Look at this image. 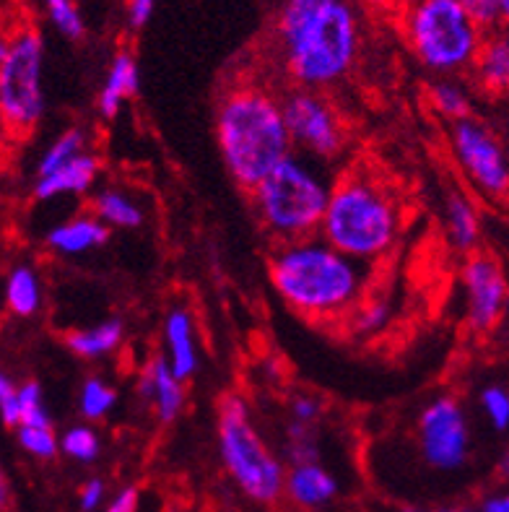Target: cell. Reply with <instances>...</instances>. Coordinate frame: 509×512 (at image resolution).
Returning a JSON list of instances; mask_svg holds the SVG:
<instances>
[{
  "label": "cell",
  "instance_id": "cell-1",
  "mask_svg": "<svg viewBox=\"0 0 509 512\" xmlns=\"http://www.w3.org/2000/svg\"><path fill=\"white\" fill-rule=\"evenodd\" d=\"M276 45L294 89H330L359 58V13L351 0H286L276 19Z\"/></svg>",
  "mask_w": 509,
  "mask_h": 512
},
{
  "label": "cell",
  "instance_id": "cell-2",
  "mask_svg": "<svg viewBox=\"0 0 509 512\" xmlns=\"http://www.w3.org/2000/svg\"><path fill=\"white\" fill-rule=\"evenodd\" d=\"M276 294L294 312L310 320H338L364 302L372 284V266L338 253L315 234L278 242L268 260Z\"/></svg>",
  "mask_w": 509,
  "mask_h": 512
},
{
  "label": "cell",
  "instance_id": "cell-3",
  "mask_svg": "<svg viewBox=\"0 0 509 512\" xmlns=\"http://www.w3.org/2000/svg\"><path fill=\"white\" fill-rule=\"evenodd\" d=\"M216 143L239 188L258 185L294 151L281 115V97L260 84L232 86L216 107Z\"/></svg>",
  "mask_w": 509,
  "mask_h": 512
},
{
  "label": "cell",
  "instance_id": "cell-4",
  "mask_svg": "<svg viewBox=\"0 0 509 512\" xmlns=\"http://www.w3.org/2000/svg\"><path fill=\"white\" fill-rule=\"evenodd\" d=\"M317 234L338 253L372 266L398 245L403 211L380 177L356 169L333 182Z\"/></svg>",
  "mask_w": 509,
  "mask_h": 512
},
{
  "label": "cell",
  "instance_id": "cell-5",
  "mask_svg": "<svg viewBox=\"0 0 509 512\" xmlns=\"http://www.w3.org/2000/svg\"><path fill=\"white\" fill-rule=\"evenodd\" d=\"M336 177L330 167L291 151L247 193L260 227L278 242L315 237Z\"/></svg>",
  "mask_w": 509,
  "mask_h": 512
},
{
  "label": "cell",
  "instance_id": "cell-6",
  "mask_svg": "<svg viewBox=\"0 0 509 512\" xmlns=\"http://www.w3.org/2000/svg\"><path fill=\"white\" fill-rule=\"evenodd\" d=\"M403 29L416 60L439 78L471 73L486 37L458 0H413Z\"/></svg>",
  "mask_w": 509,
  "mask_h": 512
},
{
  "label": "cell",
  "instance_id": "cell-7",
  "mask_svg": "<svg viewBox=\"0 0 509 512\" xmlns=\"http://www.w3.org/2000/svg\"><path fill=\"white\" fill-rule=\"evenodd\" d=\"M219 453L234 484L250 500L271 505L284 494V461L268 448L252 422L250 403L239 393H226L219 403Z\"/></svg>",
  "mask_w": 509,
  "mask_h": 512
},
{
  "label": "cell",
  "instance_id": "cell-8",
  "mask_svg": "<svg viewBox=\"0 0 509 512\" xmlns=\"http://www.w3.org/2000/svg\"><path fill=\"white\" fill-rule=\"evenodd\" d=\"M45 110V42L34 26H19L0 65V117L11 138H21L42 123Z\"/></svg>",
  "mask_w": 509,
  "mask_h": 512
},
{
  "label": "cell",
  "instance_id": "cell-9",
  "mask_svg": "<svg viewBox=\"0 0 509 512\" xmlns=\"http://www.w3.org/2000/svg\"><path fill=\"white\" fill-rule=\"evenodd\" d=\"M413 448L437 474H458L471 463L473 427L463 403L450 393L432 398L413 419Z\"/></svg>",
  "mask_w": 509,
  "mask_h": 512
},
{
  "label": "cell",
  "instance_id": "cell-10",
  "mask_svg": "<svg viewBox=\"0 0 509 512\" xmlns=\"http://www.w3.org/2000/svg\"><path fill=\"white\" fill-rule=\"evenodd\" d=\"M281 115H284L291 149L299 154L328 164L346 149L348 133L343 117L323 91H286L281 97Z\"/></svg>",
  "mask_w": 509,
  "mask_h": 512
},
{
  "label": "cell",
  "instance_id": "cell-11",
  "mask_svg": "<svg viewBox=\"0 0 509 512\" xmlns=\"http://www.w3.org/2000/svg\"><path fill=\"white\" fill-rule=\"evenodd\" d=\"M450 149L463 177L486 201L502 203L509 193V159L497 130L468 117L450 128Z\"/></svg>",
  "mask_w": 509,
  "mask_h": 512
},
{
  "label": "cell",
  "instance_id": "cell-12",
  "mask_svg": "<svg viewBox=\"0 0 509 512\" xmlns=\"http://www.w3.org/2000/svg\"><path fill=\"white\" fill-rule=\"evenodd\" d=\"M460 279H463L468 328L476 333H491L507 315L509 284L502 260L476 250L463 263Z\"/></svg>",
  "mask_w": 509,
  "mask_h": 512
},
{
  "label": "cell",
  "instance_id": "cell-13",
  "mask_svg": "<svg viewBox=\"0 0 509 512\" xmlns=\"http://www.w3.org/2000/svg\"><path fill=\"white\" fill-rule=\"evenodd\" d=\"M164 338V362L172 370V375L187 383L193 380L200 370V344L195 315L187 307H172L164 318L162 328Z\"/></svg>",
  "mask_w": 509,
  "mask_h": 512
},
{
  "label": "cell",
  "instance_id": "cell-14",
  "mask_svg": "<svg viewBox=\"0 0 509 512\" xmlns=\"http://www.w3.org/2000/svg\"><path fill=\"white\" fill-rule=\"evenodd\" d=\"M138 396L162 424L177 422V416L185 409V383L172 375L164 357L146 362L138 375Z\"/></svg>",
  "mask_w": 509,
  "mask_h": 512
},
{
  "label": "cell",
  "instance_id": "cell-15",
  "mask_svg": "<svg viewBox=\"0 0 509 512\" xmlns=\"http://www.w3.org/2000/svg\"><path fill=\"white\" fill-rule=\"evenodd\" d=\"M102 172V159L94 151H84L60 169L45 177H34V198L37 201H55L63 195H89Z\"/></svg>",
  "mask_w": 509,
  "mask_h": 512
},
{
  "label": "cell",
  "instance_id": "cell-16",
  "mask_svg": "<svg viewBox=\"0 0 509 512\" xmlns=\"http://www.w3.org/2000/svg\"><path fill=\"white\" fill-rule=\"evenodd\" d=\"M107 240H110V229L91 214H76L73 219L55 224L45 234V245L55 255H63V258L91 253V250L107 245Z\"/></svg>",
  "mask_w": 509,
  "mask_h": 512
},
{
  "label": "cell",
  "instance_id": "cell-17",
  "mask_svg": "<svg viewBox=\"0 0 509 512\" xmlns=\"http://www.w3.org/2000/svg\"><path fill=\"white\" fill-rule=\"evenodd\" d=\"M284 492L294 505L315 510L336 497L338 481L323 463H304V466L286 468Z\"/></svg>",
  "mask_w": 509,
  "mask_h": 512
},
{
  "label": "cell",
  "instance_id": "cell-18",
  "mask_svg": "<svg viewBox=\"0 0 509 512\" xmlns=\"http://www.w3.org/2000/svg\"><path fill=\"white\" fill-rule=\"evenodd\" d=\"M3 305L13 318H34L45 307V284L32 263H13L3 279Z\"/></svg>",
  "mask_w": 509,
  "mask_h": 512
},
{
  "label": "cell",
  "instance_id": "cell-19",
  "mask_svg": "<svg viewBox=\"0 0 509 512\" xmlns=\"http://www.w3.org/2000/svg\"><path fill=\"white\" fill-rule=\"evenodd\" d=\"M445 229L447 242L458 253L471 255L481 245V214L465 190H450L445 195Z\"/></svg>",
  "mask_w": 509,
  "mask_h": 512
},
{
  "label": "cell",
  "instance_id": "cell-20",
  "mask_svg": "<svg viewBox=\"0 0 509 512\" xmlns=\"http://www.w3.org/2000/svg\"><path fill=\"white\" fill-rule=\"evenodd\" d=\"M138 86H141V71H138L136 58L128 50L117 52L112 58L102 89H99V115L104 120H112V117L120 115L123 104L138 94Z\"/></svg>",
  "mask_w": 509,
  "mask_h": 512
},
{
  "label": "cell",
  "instance_id": "cell-21",
  "mask_svg": "<svg viewBox=\"0 0 509 512\" xmlns=\"http://www.w3.org/2000/svg\"><path fill=\"white\" fill-rule=\"evenodd\" d=\"M473 81L486 94H504L509 86V39L502 32H491L484 37V45L478 50L471 65Z\"/></svg>",
  "mask_w": 509,
  "mask_h": 512
},
{
  "label": "cell",
  "instance_id": "cell-22",
  "mask_svg": "<svg viewBox=\"0 0 509 512\" xmlns=\"http://www.w3.org/2000/svg\"><path fill=\"white\" fill-rule=\"evenodd\" d=\"M89 214L97 216L107 229H138L146 221L141 201L123 188H99L91 193Z\"/></svg>",
  "mask_w": 509,
  "mask_h": 512
},
{
  "label": "cell",
  "instance_id": "cell-23",
  "mask_svg": "<svg viewBox=\"0 0 509 512\" xmlns=\"http://www.w3.org/2000/svg\"><path fill=\"white\" fill-rule=\"evenodd\" d=\"M125 344V325L120 318L102 320L99 325L71 331L65 336V346L76 354L78 359H104L112 357L120 346Z\"/></svg>",
  "mask_w": 509,
  "mask_h": 512
},
{
  "label": "cell",
  "instance_id": "cell-24",
  "mask_svg": "<svg viewBox=\"0 0 509 512\" xmlns=\"http://www.w3.org/2000/svg\"><path fill=\"white\" fill-rule=\"evenodd\" d=\"M429 104L439 117H445L450 123L473 117V91L458 76L437 78L429 86Z\"/></svg>",
  "mask_w": 509,
  "mask_h": 512
},
{
  "label": "cell",
  "instance_id": "cell-25",
  "mask_svg": "<svg viewBox=\"0 0 509 512\" xmlns=\"http://www.w3.org/2000/svg\"><path fill=\"white\" fill-rule=\"evenodd\" d=\"M86 146H89L86 130H81V128L63 130V133H60V136L55 138V141H52L45 151H42V156H39V162H37V169H34V177L50 175V172L60 169L63 164L71 162V159H76L78 154L89 151Z\"/></svg>",
  "mask_w": 509,
  "mask_h": 512
},
{
  "label": "cell",
  "instance_id": "cell-26",
  "mask_svg": "<svg viewBox=\"0 0 509 512\" xmlns=\"http://www.w3.org/2000/svg\"><path fill=\"white\" fill-rule=\"evenodd\" d=\"M117 390L102 377H86L78 390V411L86 422H104L117 409Z\"/></svg>",
  "mask_w": 509,
  "mask_h": 512
},
{
  "label": "cell",
  "instance_id": "cell-27",
  "mask_svg": "<svg viewBox=\"0 0 509 512\" xmlns=\"http://www.w3.org/2000/svg\"><path fill=\"white\" fill-rule=\"evenodd\" d=\"M284 440V466H304V463H320V448H317V429L310 424L291 422L286 424Z\"/></svg>",
  "mask_w": 509,
  "mask_h": 512
},
{
  "label": "cell",
  "instance_id": "cell-28",
  "mask_svg": "<svg viewBox=\"0 0 509 512\" xmlns=\"http://www.w3.org/2000/svg\"><path fill=\"white\" fill-rule=\"evenodd\" d=\"M60 453L76 463H94L102 453V437L91 424H73L58 435Z\"/></svg>",
  "mask_w": 509,
  "mask_h": 512
},
{
  "label": "cell",
  "instance_id": "cell-29",
  "mask_svg": "<svg viewBox=\"0 0 509 512\" xmlns=\"http://www.w3.org/2000/svg\"><path fill=\"white\" fill-rule=\"evenodd\" d=\"M19 427H52L45 393L37 380H26L19 385Z\"/></svg>",
  "mask_w": 509,
  "mask_h": 512
},
{
  "label": "cell",
  "instance_id": "cell-30",
  "mask_svg": "<svg viewBox=\"0 0 509 512\" xmlns=\"http://www.w3.org/2000/svg\"><path fill=\"white\" fill-rule=\"evenodd\" d=\"M45 11L50 24L63 37L81 39L86 34V21L81 16V8L76 6V0H45Z\"/></svg>",
  "mask_w": 509,
  "mask_h": 512
},
{
  "label": "cell",
  "instance_id": "cell-31",
  "mask_svg": "<svg viewBox=\"0 0 509 512\" xmlns=\"http://www.w3.org/2000/svg\"><path fill=\"white\" fill-rule=\"evenodd\" d=\"M478 409L486 416V422L497 432H507L509 427V390L502 383H489L478 393Z\"/></svg>",
  "mask_w": 509,
  "mask_h": 512
},
{
  "label": "cell",
  "instance_id": "cell-32",
  "mask_svg": "<svg viewBox=\"0 0 509 512\" xmlns=\"http://www.w3.org/2000/svg\"><path fill=\"white\" fill-rule=\"evenodd\" d=\"M16 440L37 461H52L60 453L58 432L52 427H16Z\"/></svg>",
  "mask_w": 509,
  "mask_h": 512
},
{
  "label": "cell",
  "instance_id": "cell-33",
  "mask_svg": "<svg viewBox=\"0 0 509 512\" xmlns=\"http://www.w3.org/2000/svg\"><path fill=\"white\" fill-rule=\"evenodd\" d=\"M458 3L486 34L499 32V29H502V21H507L502 16V11H499L497 0H458Z\"/></svg>",
  "mask_w": 509,
  "mask_h": 512
},
{
  "label": "cell",
  "instance_id": "cell-34",
  "mask_svg": "<svg viewBox=\"0 0 509 512\" xmlns=\"http://www.w3.org/2000/svg\"><path fill=\"white\" fill-rule=\"evenodd\" d=\"M356 331L361 333H380L390 323V307L385 299H374L356 307Z\"/></svg>",
  "mask_w": 509,
  "mask_h": 512
},
{
  "label": "cell",
  "instance_id": "cell-35",
  "mask_svg": "<svg viewBox=\"0 0 509 512\" xmlns=\"http://www.w3.org/2000/svg\"><path fill=\"white\" fill-rule=\"evenodd\" d=\"M0 422L19 427V383L6 370H0Z\"/></svg>",
  "mask_w": 509,
  "mask_h": 512
},
{
  "label": "cell",
  "instance_id": "cell-36",
  "mask_svg": "<svg viewBox=\"0 0 509 512\" xmlns=\"http://www.w3.org/2000/svg\"><path fill=\"white\" fill-rule=\"evenodd\" d=\"M323 416V401L310 393H297V396L289 401V419L299 424H310L315 427Z\"/></svg>",
  "mask_w": 509,
  "mask_h": 512
},
{
  "label": "cell",
  "instance_id": "cell-37",
  "mask_svg": "<svg viewBox=\"0 0 509 512\" xmlns=\"http://www.w3.org/2000/svg\"><path fill=\"white\" fill-rule=\"evenodd\" d=\"M78 502H81V510L84 512H97L99 507L107 502V487H104L102 479H89L81 487V494H78Z\"/></svg>",
  "mask_w": 509,
  "mask_h": 512
},
{
  "label": "cell",
  "instance_id": "cell-38",
  "mask_svg": "<svg viewBox=\"0 0 509 512\" xmlns=\"http://www.w3.org/2000/svg\"><path fill=\"white\" fill-rule=\"evenodd\" d=\"M159 0H128V24L133 29H143L149 24Z\"/></svg>",
  "mask_w": 509,
  "mask_h": 512
},
{
  "label": "cell",
  "instance_id": "cell-39",
  "mask_svg": "<svg viewBox=\"0 0 509 512\" xmlns=\"http://www.w3.org/2000/svg\"><path fill=\"white\" fill-rule=\"evenodd\" d=\"M138 489L136 487H125L115 494L110 500V505L104 507V512H138Z\"/></svg>",
  "mask_w": 509,
  "mask_h": 512
},
{
  "label": "cell",
  "instance_id": "cell-40",
  "mask_svg": "<svg viewBox=\"0 0 509 512\" xmlns=\"http://www.w3.org/2000/svg\"><path fill=\"white\" fill-rule=\"evenodd\" d=\"M476 512H509V497L504 492L486 494L484 500L478 502Z\"/></svg>",
  "mask_w": 509,
  "mask_h": 512
},
{
  "label": "cell",
  "instance_id": "cell-41",
  "mask_svg": "<svg viewBox=\"0 0 509 512\" xmlns=\"http://www.w3.org/2000/svg\"><path fill=\"white\" fill-rule=\"evenodd\" d=\"M11 37H13V29L6 24V21L0 19V65H3V60H6V55H8Z\"/></svg>",
  "mask_w": 509,
  "mask_h": 512
},
{
  "label": "cell",
  "instance_id": "cell-42",
  "mask_svg": "<svg viewBox=\"0 0 509 512\" xmlns=\"http://www.w3.org/2000/svg\"><path fill=\"white\" fill-rule=\"evenodd\" d=\"M11 507V487H8V479L0 468V512H8Z\"/></svg>",
  "mask_w": 509,
  "mask_h": 512
},
{
  "label": "cell",
  "instance_id": "cell-43",
  "mask_svg": "<svg viewBox=\"0 0 509 512\" xmlns=\"http://www.w3.org/2000/svg\"><path fill=\"white\" fill-rule=\"evenodd\" d=\"M361 3L372 11H393V8L403 6V0H361Z\"/></svg>",
  "mask_w": 509,
  "mask_h": 512
},
{
  "label": "cell",
  "instance_id": "cell-44",
  "mask_svg": "<svg viewBox=\"0 0 509 512\" xmlns=\"http://www.w3.org/2000/svg\"><path fill=\"white\" fill-rule=\"evenodd\" d=\"M403 512H471V510H465V507H458V505H442V507H432V510H421V507H406Z\"/></svg>",
  "mask_w": 509,
  "mask_h": 512
},
{
  "label": "cell",
  "instance_id": "cell-45",
  "mask_svg": "<svg viewBox=\"0 0 509 512\" xmlns=\"http://www.w3.org/2000/svg\"><path fill=\"white\" fill-rule=\"evenodd\" d=\"M11 141H13L11 133H8L6 123H3V117H0V154L6 151V146H8V143H11Z\"/></svg>",
  "mask_w": 509,
  "mask_h": 512
},
{
  "label": "cell",
  "instance_id": "cell-46",
  "mask_svg": "<svg viewBox=\"0 0 509 512\" xmlns=\"http://www.w3.org/2000/svg\"><path fill=\"white\" fill-rule=\"evenodd\" d=\"M497 3H499V11H502V16L507 19V16H509V0H497Z\"/></svg>",
  "mask_w": 509,
  "mask_h": 512
}]
</instances>
